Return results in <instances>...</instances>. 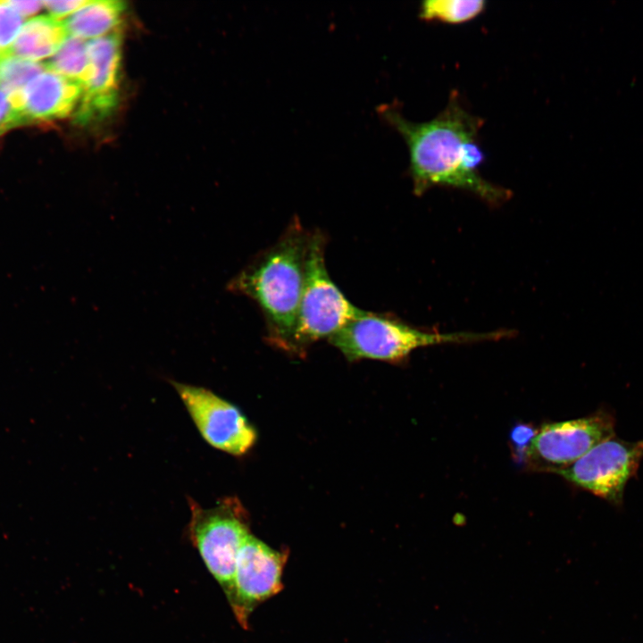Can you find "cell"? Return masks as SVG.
Instances as JSON below:
<instances>
[{
	"label": "cell",
	"mask_w": 643,
	"mask_h": 643,
	"mask_svg": "<svg viewBox=\"0 0 643 643\" xmlns=\"http://www.w3.org/2000/svg\"><path fill=\"white\" fill-rule=\"evenodd\" d=\"M379 114L408 147L415 195L441 186L469 191L493 205L510 198V190L479 172L486 158L478 141L484 121L463 106L458 92H452L445 108L428 121H411L393 104L380 105Z\"/></svg>",
	"instance_id": "1"
},
{
	"label": "cell",
	"mask_w": 643,
	"mask_h": 643,
	"mask_svg": "<svg viewBox=\"0 0 643 643\" xmlns=\"http://www.w3.org/2000/svg\"><path fill=\"white\" fill-rule=\"evenodd\" d=\"M309 237L310 232L300 221H291L275 244L259 254L227 284L228 291L247 296L259 306L268 341L294 354Z\"/></svg>",
	"instance_id": "2"
},
{
	"label": "cell",
	"mask_w": 643,
	"mask_h": 643,
	"mask_svg": "<svg viewBox=\"0 0 643 643\" xmlns=\"http://www.w3.org/2000/svg\"><path fill=\"white\" fill-rule=\"evenodd\" d=\"M514 332H438L411 326L392 316L364 313L329 338L348 361L374 359L400 362L413 350L433 345L499 340Z\"/></svg>",
	"instance_id": "3"
},
{
	"label": "cell",
	"mask_w": 643,
	"mask_h": 643,
	"mask_svg": "<svg viewBox=\"0 0 643 643\" xmlns=\"http://www.w3.org/2000/svg\"><path fill=\"white\" fill-rule=\"evenodd\" d=\"M325 245L326 238L321 230L310 232L294 335L296 354L320 339H329L364 313L331 280L325 264Z\"/></svg>",
	"instance_id": "4"
},
{
	"label": "cell",
	"mask_w": 643,
	"mask_h": 643,
	"mask_svg": "<svg viewBox=\"0 0 643 643\" xmlns=\"http://www.w3.org/2000/svg\"><path fill=\"white\" fill-rule=\"evenodd\" d=\"M188 535L206 568L229 599L238 555L249 535L246 514L236 498L227 497L204 508L189 500Z\"/></svg>",
	"instance_id": "5"
},
{
	"label": "cell",
	"mask_w": 643,
	"mask_h": 643,
	"mask_svg": "<svg viewBox=\"0 0 643 643\" xmlns=\"http://www.w3.org/2000/svg\"><path fill=\"white\" fill-rule=\"evenodd\" d=\"M642 459L643 440L630 442L614 436L573 463L553 472L612 505H621L625 487Z\"/></svg>",
	"instance_id": "6"
},
{
	"label": "cell",
	"mask_w": 643,
	"mask_h": 643,
	"mask_svg": "<svg viewBox=\"0 0 643 643\" xmlns=\"http://www.w3.org/2000/svg\"><path fill=\"white\" fill-rule=\"evenodd\" d=\"M203 438L213 447L233 455L246 454L256 432L238 407L203 388L171 381Z\"/></svg>",
	"instance_id": "7"
},
{
	"label": "cell",
	"mask_w": 643,
	"mask_h": 643,
	"mask_svg": "<svg viewBox=\"0 0 643 643\" xmlns=\"http://www.w3.org/2000/svg\"><path fill=\"white\" fill-rule=\"evenodd\" d=\"M288 555L271 548L252 535L241 546L229 603L238 623L247 629L248 617L262 602L283 588L282 572Z\"/></svg>",
	"instance_id": "8"
},
{
	"label": "cell",
	"mask_w": 643,
	"mask_h": 643,
	"mask_svg": "<svg viewBox=\"0 0 643 643\" xmlns=\"http://www.w3.org/2000/svg\"><path fill=\"white\" fill-rule=\"evenodd\" d=\"M615 421L608 411L544 425L532 438L528 456L550 471L566 467L598 443L614 436Z\"/></svg>",
	"instance_id": "9"
},
{
	"label": "cell",
	"mask_w": 643,
	"mask_h": 643,
	"mask_svg": "<svg viewBox=\"0 0 643 643\" xmlns=\"http://www.w3.org/2000/svg\"><path fill=\"white\" fill-rule=\"evenodd\" d=\"M89 76L74 112L79 123L88 124L112 113L118 104L121 36L113 31L88 42Z\"/></svg>",
	"instance_id": "10"
},
{
	"label": "cell",
	"mask_w": 643,
	"mask_h": 643,
	"mask_svg": "<svg viewBox=\"0 0 643 643\" xmlns=\"http://www.w3.org/2000/svg\"><path fill=\"white\" fill-rule=\"evenodd\" d=\"M83 87L54 71L46 70L16 96H9L18 124L62 119L75 112Z\"/></svg>",
	"instance_id": "11"
},
{
	"label": "cell",
	"mask_w": 643,
	"mask_h": 643,
	"mask_svg": "<svg viewBox=\"0 0 643 643\" xmlns=\"http://www.w3.org/2000/svg\"><path fill=\"white\" fill-rule=\"evenodd\" d=\"M64 21L52 16H38L28 21L7 53L37 61L55 54L68 38Z\"/></svg>",
	"instance_id": "12"
},
{
	"label": "cell",
	"mask_w": 643,
	"mask_h": 643,
	"mask_svg": "<svg viewBox=\"0 0 643 643\" xmlns=\"http://www.w3.org/2000/svg\"><path fill=\"white\" fill-rule=\"evenodd\" d=\"M125 9V4L121 1H88L63 21L72 36L95 39L114 31Z\"/></svg>",
	"instance_id": "13"
},
{
	"label": "cell",
	"mask_w": 643,
	"mask_h": 643,
	"mask_svg": "<svg viewBox=\"0 0 643 643\" xmlns=\"http://www.w3.org/2000/svg\"><path fill=\"white\" fill-rule=\"evenodd\" d=\"M46 70L79 83L82 87L89 76L88 42L69 36L54 57L45 63Z\"/></svg>",
	"instance_id": "14"
},
{
	"label": "cell",
	"mask_w": 643,
	"mask_h": 643,
	"mask_svg": "<svg viewBox=\"0 0 643 643\" xmlns=\"http://www.w3.org/2000/svg\"><path fill=\"white\" fill-rule=\"evenodd\" d=\"M486 4L483 0H426L421 4L419 16L426 21L461 24L478 17Z\"/></svg>",
	"instance_id": "15"
},
{
	"label": "cell",
	"mask_w": 643,
	"mask_h": 643,
	"mask_svg": "<svg viewBox=\"0 0 643 643\" xmlns=\"http://www.w3.org/2000/svg\"><path fill=\"white\" fill-rule=\"evenodd\" d=\"M46 70L45 63L0 53V88L8 96L21 94L26 86Z\"/></svg>",
	"instance_id": "16"
},
{
	"label": "cell",
	"mask_w": 643,
	"mask_h": 643,
	"mask_svg": "<svg viewBox=\"0 0 643 643\" xmlns=\"http://www.w3.org/2000/svg\"><path fill=\"white\" fill-rule=\"evenodd\" d=\"M22 16L8 3L0 1V53L6 52L17 36Z\"/></svg>",
	"instance_id": "17"
},
{
	"label": "cell",
	"mask_w": 643,
	"mask_h": 643,
	"mask_svg": "<svg viewBox=\"0 0 643 643\" xmlns=\"http://www.w3.org/2000/svg\"><path fill=\"white\" fill-rule=\"evenodd\" d=\"M18 125L15 108L8 95L0 88V135Z\"/></svg>",
	"instance_id": "18"
},
{
	"label": "cell",
	"mask_w": 643,
	"mask_h": 643,
	"mask_svg": "<svg viewBox=\"0 0 643 643\" xmlns=\"http://www.w3.org/2000/svg\"><path fill=\"white\" fill-rule=\"evenodd\" d=\"M88 3V1L83 0L44 1L43 4L49 11L52 17L58 19L66 14L77 12Z\"/></svg>",
	"instance_id": "19"
},
{
	"label": "cell",
	"mask_w": 643,
	"mask_h": 643,
	"mask_svg": "<svg viewBox=\"0 0 643 643\" xmlns=\"http://www.w3.org/2000/svg\"><path fill=\"white\" fill-rule=\"evenodd\" d=\"M8 3L21 15L27 16L38 12L43 4L42 1H8Z\"/></svg>",
	"instance_id": "20"
}]
</instances>
